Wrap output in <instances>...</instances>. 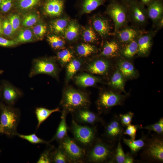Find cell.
Masks as SVG:
<instances>
[{"instance_id":"cell-1","label":"cell","mask_w":163,"mask_h":163,"mask_svg":"<svg viewBox=\"0 0 163 163\" xmlns=\"http://www.w3.org/2000/svg\"><path fill=\"white\" fill-rule=\"evenodd\" d=\"M115 144L97 138L86 151L85 162L113 163L116 147Z\"/></svg>"},{"instance_id":"cell-2","label":"cell","mask_w":163,"mask_h":163,"mask_svg":"<svg viewBox=\"0 0 163 163\" xmlns=\"http://www.w3.org/2000/svg\"><path fill=\"white\" fill-rule=\"evenodd\" d=\"M142 150L140 155L142 160L149 162H163V135L156 133L148 136Z\"/></svg>"},{"instance_id":"cell-3","label":"cell","mask_w":163,"mask_h":163,"mask_svg":"<svg viewBox=\"0 0 163 163\" xmlns=\"http://www.w3.org/2000/svg\"><path fill=\"white\" fill-rule=\"evenodd\" d=\"M69 129L72 134L74 139L86 151L97 138V130L95 126L80 125L73 118Z\"/></svg>"},{"instance_id":"cell-4","label":"cell","mask_w":163,"mask_h":163,"mask_svg":"<svg viewBox=\"0 0 163 163\" xmlns=\"http://www.w3.org/2000/svg\"><path fill=\"white\" fill-rule=\"evenodd\" d=\"M90 104L88 95L82 92L72 89L64 92L61 102L63 111L71 113L79 109L87 108Z\"/></svg>"},{"instance_id":"cell-5","label":"cell","mask_w":163,"mask_h":163,"mask_svg":"<svg viewBox=\"0 0 163 163\" xmlns=\"http://www.w3.org/2000/svg\"><path fill=\"white\" fill-rule=\"evenodd\" d=\"M114 24V33L126 26L129 20L128 5L118 0H110L107 9Z\"/></svg>"},{"instance_id":"cell-6","label":"cell","mask_w":163,"mask_h":163,"mask_svg":"<svg viewBox=\"0 0 163 163\" xmlns=\"http://www.w3.org/2000/svg\"><path fill=\"white\" fill-rule=\"evenodd\" d=\"M59 146L66 153L70 163L85 162L86 150L68 135L59 142Z\"/></svg>"},{"instance_id":"cell-7","label":"cell","mask_w":163,"mask_h":163,"mask_svg":"<svg viewBox=\"0 0 163 163\" xmlns=\"http://www.w3.org/2000/svg\"><path fill=\"white\" fill-rule=\"evenodd\" d=\"M18 119V113L16 110L8 107L3 108L0 119V133L10 136L17 134Z\"/></svg>"},{"instance_id":"cell-8","label":"cell","mask_w":163,"mask_h":163,"mask_svg":"<svg viewBox=\"0 0 163 163\" xmlns=\"http://www.w3.org/2000/svg\"><path fill=\"white\" fill-rule=\"evenodd\" d=\"M124 96L112 91H105L99 95L97 105L100 113H106L112 107L122 104Z\"/></svg>"},{"instance_id":"cell-9","label":"cell","mask_w":163,"mask_h":163,"mask_svg":"<svg viewBox=\"0 0 163 163\" xmlns=\"http://www.w3.org/2000/svg\"><path fill=\"white\" fill-rule=\"evenodd\" d=\"M118 116L114 115L105 126L104 137V140L111 143L115 144L121 139L124 130Z\"/></svg>"},{"instance_id":"cell-10","label":"cell","mask_w":163,"mask_h":163,"mask_svg":"<svg viewBox=\"0 0 163 163\" xmlns=\"http://www.w3.org/2000/svg\"><path fill=\"white\" fill-rule=\"evenodd\" d=\"M128 7L129 20L138 26L146 23L148 18L145 5L136 0L129 4Z\"/></svg>"},{"instance_id":"cell-11","label":"cell","mask_w":163,"mask_h":163,"mask_svg":"<svg viewBox=\"0 0 163 163\" xmlns=\"http://www.w3.org/2000/svg\"><path fill=\"white\" fill-rule=\"evenodd\" d=\"M57 73L56 65L54 62L46 59H39L34 62L30 76L44 74L56 77Z\"/></svg>"},{"instance_id":"cell-12","label":"cell","mask_w":163,"mask_h":163,"mask_svg":"<svg viewBox=\"0 0 163 163\" xmlns=\"http://www.w3.org/2000/svg\"><path fill=\"white\" fill-rule=\"evenodd\" d=\"M72 118L77 123L94 125L98 123L104 124V122L100 116L87 108L79 109L71 113Z\"/></svg>"},{"instance_id":"cell-13","label":"cell","mask_w":163,"mask_h":163,"mask_svg":"<svg viewBox=\"0 0 163 163\" xmlns=\"http://www.w3.org/2000/svg\"><path fill=\"white\" fill-rule=\"evenodd\" d=\"M143 32L134 27H124L115 33L116 40L125 45L138 38Z\"/></svg>"},{"instance_id":"cell-14","label":"cell","mask_w":163,"mask_h":163,"mask_svg":"<svg viewBox=\"0 0 163 163\" xmlns=\"http://www.w3.org/2000/svg\"><path fill=\"white\" fill-rule=\"evenodd\" d=\"M146 9L148 18L152 20L156 26L163 18V3L162 0H153L147 6Z\"/></svg>"},{"instance_id":"cell-15","label":"cell","mask_w":163,"mask_h":163,"mask_svg":"<svg viewBox=\"0 0 163 163\" xmlns=\"http://www.w3.org/2000/svg\"><path fill=\"white\" fill-rule=\"evenodd\" d=\"M154 33L150 32L143 33L138 38L137 53L140 56H145L148 54L152 45Z\"/></svg>"},{"instance_id":"cell-16","label":"cell","mask_w":163,"mask_h":163,"mask_svg":"<svg viewBox=\"0 0 163 163\" xmlns=\"http://www.w3.org/2000/svg\"><path fill=\"white\" fill-rule=\"evenodd\" d=\"M63 6V0H46L43 9L46 14L51 16H58L62 13Z\"/></svg>"},{"instance_id":"cell-17","label":"cell","mask_w":163,"mask_h":163,"mask_svg":"<svg viewBox=\"0 0 163 163\" xmlns=\"http://www.w3.org/2000/svg\"><path fill=\"white\" fill-rule=\"evenodd\" d=\"M93 25L94 30L102 37H105L113 33L112 27L109 21L103 18L97 17L93 20Z\"/></svg>"},{"instance_id":"cell-18","label":"cell","mask_w":163,"mask_h":163,"mask_svg":"<svg viewBox=\"0 0 163 163\" xmlns=\"http://www.w3.org/2000/svg\"><path fill=\"white\" fill-rule=\"evenodd\" d=\"M148 136L143 135L140 139L137 140L123 138V142L130 149V153L132 155L136 154L144 146Z\"/></svg>"},{"instance_id":"cell-19","label":"cell","mask_w":163,"mask_h":163,"mask_svg":"<svg viewBox=\"0 0 163 163\" xmlns=\"http://www.w3.org/2000/svg\"><path fill=\"white\" fill-rule=\"evenodd\" d=\"M67 113L63 111L61 116V120L57 129L56 133L50 142L56 140L59 142L68 136L67 132L69 127L66 122V116Z\"/></svg>"},{"instance_id":"cell-20","label":"cell","mask_w":163,"mask_h":163,"mask_svg":"<svg viewBox=\"0 0 163 163\" xmlns=\"http://www.w3.org/2000/svg\"><path fill=\"white\" fill-rule=\"evenodd\" d=\"M118 70L124 77L132 78L136 75L135 69L132 63L124 59L120 60L118 63Z\"/></svg>"},{"instance_id":"cell-21","label":"cell","mask_w":163,"mask_h":163,"mask_svg":"<svg viewBox=\"0 0 163 163\" xmlns=\"http://www.w3.org/2000/svg\"><path fill=\"white\" fill-rule=\"evenodd\" d=\"M109 66V64L107 61L99 59L90 64L88 69L89 71L92 74L102 75L107 72Z\"/></svg>"},{"instance_id":"cell-22","label":"cell","mask_w":163,"mask_h":163,"mask_svg":"<svg viewBox=\"0 0 163 163\" xmlns=\"http://www.w3.org/2000/svg\"><path fill=\"white\" fill-rule=\"evenodd\" d=\"M120 44L117 40L107 41L100 55L107 57L116 56L120 50Z\"/></svg>"},{"instance_id":"cell-23","label":"cell","mask_w":163,"mask_h":163,"mask_svg":"<svg viewBox=\"0 0 163 163\" xmlns=\"http://www.w3.org/2000/svg\"><path fill=\"white\" fill-rule=\"evenodd\" d=\"M20 95V92L13 86L8 84L5 85L3 96L5 99L8 103L14 104Z\"/></svg>"},{"instance_id":"cell-24","label":"cell","mask_w":163,"mask_h":163,"mask_svg":"<svg viewBox=\"0 0 163 163\" xmlns=\"http://www.w3.org/2000/svg\"><path fill=\"white\" fill-rule=\"evenodd\" d=\"M75 81L78 85L84 87L92 86L98 81L97 78L87 74L77 76L75 77Z\"/></svg>"},{"instance_id":"cell-25","label":"cell","mask_w":163,"mask_h":163,"mask_svg":"<svg viewBox=\"0 0 163 163\" xmlns=\"http://www.w3.org/2000/svg\"><path fill=\"white\" fill-rule=\"evenodd\" d=\"M52 162L55 163H70L66 153L59 146L50 153Z\"/></svg>"},{"instance_id":"cell-26","label":"cell","mask_w":163,"mask_h":163,"mask_svg":"<svg viewBox=\"0 0 163 163\" xmlns=\"http://www.w3.org/2000/svg\"><path fill=\"white\" fill-rule=\"evenodd\" d=\"M137 38L125 45L121 51L122 55L126 58L130 59L137 54L138 46Z\"/></svg>"},{"instance_id":"cell-27","label":"cell","mask_w":163,"mask_h":163,"mask_svg":"<svg viewBox=\"0 0 163 163\" xmlns=\"http://www.w3.org/2000/svg\"><path fill=\"white\" fill-rule=\"evenodd\" d=\"M59 111L60 110L59 108L52 110H50L43 107H39L37 108L36 110V113L38 122L37 128L53 113Z\"/></svg>"},{"instance_id":"cell-28","label":"cell","mask_w":163,"mask_h":163,"mask_svg":"<svg viewBox=\"0 0 163 163\" xmlns=\"http://www.w3.org/2000/svg\"><path fill=\"white\" fill-rule=\"evenodd\" d=\"M124 77L119 71L117 70L111 78L110 84L114 88L126 93L124 88Z\"/></svg>"},{"instance_id":"cell-29","label":"cell","mask_w":163,"mask_h":163,"mask_svg":"<svg viewBox=\"0 0 163 163\" xmlns=\"http://www.w3.org/2000/svg\"><path fill=\"white\" fill-rule=\"evenodd\" d=\"M32 31L29 28H22L14 41L17 43L31 42L33 40Z\"/></svg>"},{"instance_id":"cell-30","label":"cell","mask_w":163,"mask_h":163,"mask_svg":"<svg viewBox=\"0 0 163 163\" xmlns=\"http://www.w3.org/2000/svg\"><path fill=\"white\" fill-rule=\"evenodd\" d=\"M106 0H84L82 4L84 13H89L103 5Z\"/></svg>"},{"instance_id":"cell-31","label":"cell","mask_w":163,"mask_h":163,"mask_svg":"<svg viewBox=\"0 0 163 163\" xmlns=\"http://www.w3.org/2000/svg\"><path fill=\"white\" fill-rule=\"evenodd\" d=\"M41 0H16V7L21 10L30 9L36 6Z\"/></svg>"},{"instance_id":"cell-32","label":"cell","mask_w":163,"mask_h":163,"mask_svg":"<svg viewBox=\"0 0 163 163\" xmlns=\"http://www.w3.org/2000/svg\"><path fill=\"white\" fill-rule=\"evenodd\" d=\"M67 21L64 19H59L53 21L51 23L50 27L54 32L56 34L62 33L67 27Z\"/></svg>"},{"instance_id":"cell-33","label":"cell","mask_w":163,"mask_h":163,"mask_svg":"<svg viewBox=\"0 0 163 163\" xmlns=\"http://www.w3.org/2000/svg\"><path fill=\"white\" fill-rule=\"evenodd\" d=\"M79 28L77 24L74 22H71L66 27L65 35L66 38L69 40H72L78 36Z\"/></svg>"},{"instance_id":"cell-34","label":"cell","mask_w":163,"mask_h":163,"mask_svg":"<svg viewBox=\"0 0 163 163\" xmlns=\"http://www.w3.org/2000/svg\"><path fill=\"white\" fill-rule=\"evenodd\" d=\"M80 62L76 59L71 60L67 66V79L68 80L72 78L74 74L80 69L81 66Z\"/></svg>"},{"instance_id":"cell-35","label":"cell","mask_w":163,"mask_h":163,"mask_svg":"<svg viewBox=\"0 0 163 163\" xmlns=\"http://www.w3.org/2000/svg\"><path fill=\"white\" fill-rule=\"evenodd\" d=\"M95 48L93 46L87 43H82L79 45L77 48L78 54L83 57H86L95 52Z\"/></svg>"},{"instance_id":"cell-36","label":"cell","mask_w":163,"mask_h":163,"mask_svg":"<svg viewBox=\"0 0 163 163\" xmlns=\"http://www.w3.org/2000/svg\"><path fill=\"white\" fill-rule=\"evenodd\" d=\"M121 139L118 142L116 146L113 163H124L125 156L121 143Z\"/></svg>"},{"instance_id":"cell-37","label":"cell","mask_w":163,"mask_h":163,"mask_svg":"<svg viewBox=\"0 0 163 163\" xmlns=\"http://www.w3.org/2000/svg\"><path fill=\"white\" fill-rule=\"evenodd\" d=\"M142 129L148 130L149 131H153L158 134H163V118L161 117L157 122L145 127H142Z\"/></svg>"},{"instance_id":"cell-38","label":"cell","mask_w":163,"mask_h":163,"mask_svg":"<svg viewBox=\"0 0 163 163\" xmlns=\"http://www.w3.org/2000/svg\"><path fill=\"white\" fill-rule=\"evenodd\" d=\"M37 15L34 13H30L25 15L21 22L22 25L24 27H28L32 26L37 22Z\"/></svg>"},{"instance_id":"cell-39","label":"cell","mask_w":163,"mask_h":163,"mask_svg":"<svg viewBox=\"0 0 163 163\" xmlns=\"http://www.w3.org/2000/svg\"><path fill=\"white\" fill-rule=\"evenodd\" d=\"M47 40L52 47L55 49L62 48L65 44L64 41L61 38L55 35L48 36Z\"/></svg>"},{"instance_id":"cell-40","label":"cell","mask_w":163,"mask_h":163,"mask_svg":"<svg viewBox=\"0 0 163 163\" xmlns=\"http://www.w3.org/2000/svg\"><path fill=\"white\" fill-rule=\"evenodd\" d=\"M46 25L42 23H39L35 26L32 30L33 35L37 39L42 38L46 33Z\"/></svg>"},{"instance_id":"cell-41","label":"cell","mask_w":163,"mask_h":163,"mask_svg":"<svg viewBox=\"0 0 163 163\" xmlns=\"http://www.w3.org/2000/svg\"><path fill=\"white\" fill-rule=\"evenodd\" d=\"M17 135L20 138L25 139L32 143H48L47 142L39 138L35 134L29 135H23L17 133Z\"/></svg>"},{"instance_id":"cell-42","label":"cell","mask_w":163,"mask_h":163,"mask_svg":"<svg viewBox=\"0 0 163 163\" xmlns=\"http://www.w3.org/2000/svg\"><path fill=\"white\" fill-rule=\"evenodd\" d=\"M134 115V113L131 112L124 114H119L118 116L122 126L126 127L131 124Z\"/></svg>"},{"instance_id":"cell-43","label":"cell","mask_w":163,"mask_h":163,"mask_svg":"<svg viewBox=\"0 0 163 163\" xmlns=\"http://www.w3.org/2000/svg\"><path fill=\"white\" fill-rule=\"evenodd\" d=\"M142 126L139 125L130 124L126 126L123 134L129 136L131 139L134 140L136 138V133L138 128H142Z\"/></svg>"},{"instance_id":"cell-44","label":"cell","mask_w":163,"mask_h":163,"mask_svg":"<svg viewBox=\"0 0 163 163\" xmlns=\"http://www.w3.org/2000/svg\"><path fill=\"white\" fill-rule=\"evenodd\" d=\"M2 33L6 37H11L14 33L8 20H5L2 23Z\"/></svg>"},{"instance_id":"cell-45","label":"cell","mask_w":163,"mask_h":163,"mask_svg":"<svg viewBox=\"0 0 163 163\" xmlns=\"http://www.w3.org/2000/svg\"><path fill=\"white\" fill-rule=\"evenodd\" d=\"M58 58L63 64L69 62L72 57V55L68 50L65 49L59 52L57 54Z\"/></svg>"},{"instance_id":"cell-46","label":"cell","mask_w":163,"mask_h":163,"mask_svg":"<svg viewBox=\"0 0 163 163\" xmlns=\"http://www.w3.org/2000/svg\"><path fill=\"white\" fill-rule=\"evenodd\" d=\"M83 37L84 40L87 42H93L97 40L96 34L91 28H88L84 31Z\"/></svg>"},{"instance_id":"cell-47","label":"cell","mask_w":163,"mask_h":163,"mask_svg":"<svg viewBox=\"0 0 163 163\" xmlns=\"http://www.w3.org/2000/svg\"><path fill=\"white\" fill-rule=\"evenodd\" d=\"M8 21L15 32L18 29L20 26L21 20L19 16L16 14H11L9 16Z\"/></svg>"},{"instance_id":"cell-48","label":"cell","mask_w":163,"mask_h":163,"mask_svg":"<svg viewBox=\"0 0 163 163\" xmlns=\"http://www.w3.org/2000/svg\"><path fill=\"white\" fill-rule=\"evenodd\" d=\"M52 149H50L45 151L41 155L37 163H50L52 162L50 153Z\"/></svg>"},{"instance_id":"cell-49","label":"cell","mask_w":163,"mask_h":163,"mask_svg":"<svg viewBox=\"0 0 163 163\" xmlns=\"http://www.w3.org/2000/svg\"><path fill=\"white\" fill-rule=\"evenodd\" d=\"M13 0H3L0 5V11L3 13L8 11L11 8Z\"/></svg>"},{"instance_id":"cell-50","label":"cell","mask_w":163,"mask_h":163,"mask_svg":"<svg viewBox=\"0 0 163 163\" xmlns=\"http://www.w3.org/2000/svg\"><path fill=\"white\" fill-rule=\"evenodd\" d=\"M18 44L14 41L9 40L0 36V46L4 47H10L14 46Z\"/></svg>"},{"instance_id":"cell-51","label":"cell","mask_w":163,"mask_h":163,"mask_svg":"<svg viewBox=\"0 0 163 163\" xmlns=\"http://www.w3.org/2000/svg\"><path fill=\"white\" fill-rule=\"evenodd\" d=\"M134 159L130 152H128L125 154V156L124 163H133Z\"/></svg>"},{"instance_id":"cell-52","label":"cell","mask_w":163,"mask_h":163,"mask_svg":"<svg viewBox=\"0 0 163 163\" xmlns=\"http://www.w3.org/2000/svg\"><path fill=\"white\" fill-rule=\"evenodd\" d=\"M145 6H148L153 0H138Z\"/></svg>"},{"instance_id":"cell-53","label":"cell","mask_w":163,"mask_h":163,"mask_svg":"<svg viewBox=\"0 0 163 163\" xmlns=\"http://www.w3.org/2000/svg\"><path fill=\"white\" fill-rule=\"evenodd\" d=\"M136 0H120V1L128 5L130 3Z\"/></svg>"},{"instance_id":"cell-54","label":"cell","mask_w":163,"mask_h":163,"mask_svg":"<svg viewBox=\"0 0 163 163\" xmlns=\"http://www.w3.org/2000/svg\"><path fill=\"white\" fill-rule=\"evenodd\" d=\"M2 34V23H1V19L0 18V35Z\"/></svg>"},{"instance_id":"cell-55","label":"cell","mask_w":163,"mask_h":163,"mask_svg":"<svg viewBox=\"0 0 163 163\" xmlns=\"http://www.w3.org/2000/svg\"><path fill=\"white\" fill-rule=\"evenodd\" d=\"M3 72V71L0 70V74L2 73Z\"/></svg>"},{"instance_id":"cell-56","label":"cell","mask_w":163,"mask_h":163,"mask_svg":"<svg viewBox=\"0 0 163 163\" xmlns=\"http://www.w3.org/2000/svg\"><path fill=\"white\" fill-rule=\"evenodd\" d=\"M3 0H0V5L3 1Z\"/></svg>"}]
</instances>
